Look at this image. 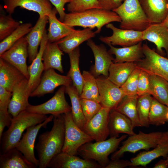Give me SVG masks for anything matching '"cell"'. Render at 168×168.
Wrapping results in <instances>:
<instances>
[{
    "label": "cell",
    "instance_id": "38",
    "mask_svg": "<svg viewBox=\"0 0 168 168\" xmlns=\"http://www.w3.org/2000/svg\"><path fill=\"white\" fill-rule=\"evenodd\" d=\"M168 107L152 97L149 115L150 125L160 126L167 121L166 114Z\"/></svg>",
    "mask_w": 168,
    "mask_h": 168
},
{
    "label": "cell",
    "instance_id": "6",
    "mask_svg": "<svg viewBox=\"0 0 168 168\" xmlns=\"http://www.w3.org/2000/svg\"><path fill=\"white\" fill-rule=\"evenodd\" d=\"M163 133L159 131L146 133L140 131L137 134L129 136L122 142L119 149L113 153L111 159L120 158L126 152L134 153L140 150L148 151L153 148L159 142Z\"/></svg>",
    "mask_w": 168,
    "mask_h": 168
},
{
    "label": "cell",
    "instance_id": "45",
    "mask_svg": "<svg viewBox=\"0 0 168 168\" xmlns=\"http://www.w3.org/2000/svg\"><path fill=\"white\" fill-rule=\"evenodd\" d=\"M149 74L146 72L141 70L137 86V94L138 96H139L149 93Z\"/></svg>",
    "mask_w": 168,
    "mask_h": 168
},
{
    "label": "cell",
    "instance_id": "16",
    "mask_svg": "<svg viewBox=\"0 0 168 168\" xmlns=\"http://www.w3.org/2000/svg\"><path fill=\"white\" fill-rule=\"evenodd\" d=\"M87 44L92 50L95 58L91 73L96 78L101 75L108 77L109 69L114 58L103 44L97 45L91 39L87 40Z\"/></svg>",
    "mask_w": 168,
    "mask_h": 168
},
{
    "label": "cell",
    "instance_id": "54",
    "mask_svg": "<svg viewBox=\"0 0 168 168\" xmlns=\"http://www.w3.org/2000/svg\"><path fill=\"white\" fill-rule=\"evenodd\" d=\"M166 159H167V162H168V157L166 158Z\"/></svg>",
    "mask_w": 168,
    "mask_h": 168
},
{
    "label": "cell",
    "instance_id": "10",
    "mask_svg": "<svg viewBox=\"0 0 168 168\" xmlns=\"http://www.w3.org/2000/svg\"><path fill=\"white\" fill-rule=\"evenodd\" d=\"M54 117L51 114L42 123L28 128L16 147L37 167L38 166L39 161L36 158L34 151L36 138L40 129L42 127L46 128L47 124L53 120Z\"/></svg>",
    "mask_w": 168,
    "mask_h": 168
},
{
    "label": "cell",
    "instance_id": "20",
    "mask_svg": "<svg viewBox=\"0 0 168 168\" xmlns=\"http://www.w3.org/2000/svg\"><path fill=\"white\" fill-rule=\"evenodd\" d=\"M18 7L36 12L40 16H48L53 9L48 0H5L4 7L10 15Z\"/></svg>",
    "mask_w": 168,
    "mask_h": 168
},
{
    "label": "cell",
    "instance_id": "9",
    "mask_svg": "<svg viewBox=\"0 0 168 168\" xmlns=\"http://www.w3.org/2000/svg\"><path fill=\"white\" fill-rule=\"evenodd\" d=\"M65 86H63L51 99L37 105L29 104L26 110L31 113L58 116L71 112V107L67 101L65 96Z\"/></svg>",
    "mask_w": 168,
    "mask_h": 168
},
{
    "label": "cell",
    "instance_id": "26",
    "mask_svg": "<svg viewBox=\"0 0 168 168\" xmlns=\"http://www.w3.org/2000/svg\"><path fill=\"white\" fill-rule=\"evenodd\" d=\"M25 78L16 68L0 58V85L12 92L14 87Z\"/></svg>",
    "mask_w": 168,
    "mask_h": 168
},
{
    "label": "cell",
    "instance_id": "53",
    "mask_svg": "<svg viewBox=\"0 0 168 168\" xmlns=\"http://www.w3.org/2000/svg\"><path fill=\"white\" fill-rule=\"evenodd\" d=\"M166 118L167 120V121H168V109L166 114Z\"/></svg>",
    "mask_w": 168,
    "mask_h": 168
},
{
    "label": "cell",
    "instance_id": "18",
    "mask_svg": "<svg viewBox=\"0 0 168 168\" xmlns=\"http://www.w3.org/2000/svg\"><path fill=\"white\" fill-rule=\"evenodd\" d=\"M168 156V131L163 132L162 137L157 145L150 151H146L139 153L130 160V166H146L153 160L162 156Z\"/></svg>",
    "mask_w": 168,
    "mask_h": 168
},
{
    "label": "cell",
    "instance_id": "33",
    "mask_svg": "<svg viewBox=\"0 0 168 168\" xmlns=\"http://www.w3.org/2000/svg\"><path fill=\"white\" fill-rule=\"evenodd\" d=\"M138 96V95L125 96L114 109L128 118L134 128L142 127L137 110Z\"/></svg>",
    "mask_w": 168,
    "mask_h": 168
},
{
    "label": "cell",
    "instance_id": "49",
    "mask_svg": "<svg viewBox=\"0 0 168 168\" xmlns=\"http://www.w3.org/2000/svg\"><path fill=\"white\" fill-rule=\"evenodd\" d=\"M12 118L8 112H0V139L2 137L5 128L6 126L8 128L10 127Z\"/></svg>",
    "mask_w": 168,
    "mask_h": 168
},
{
    "label": "cell",
    "instance_id": "19",
    "mask_svg": "<svg viewBox=\"0 0 168 168\" xmlns=\"http://www.w3.org/2000/svg\"><path fill=\"white\" fill-rule=\"evenodd\" d=\"M51 168H102L97 163L62 152L50 161Z\"/></svg>",
    "mask_w": 168,
    "mask_h": 168
},
{
    "label": "cell",
    "instance_id": "11",
    "mask_svg": "<svg viewBox=\"0 0 168 168\" xmlns=\"http://www.w3.org/2000/svg\"><path fill=\"white\" fill-rule=\"evenodd\" d=\"M111 110L102 106L100 111L86 123L83 130L96 142L106 139L109 135V123Z\"/></svg>",
    "mask_w": 168,
    "mask_h": 168
},
{
    "label": "cell",
    "instance_id": "27",
    "mask_svg": "<svg viewBox=\"0 0 168 168\" xmlns=\"http://www.w3.org/2000/svg\"><path fill=\"white\" fill-rule=\"evenodd\" d=\"M92 30L86 28L75 30L56 42L63 52L68 54L83 42L95 36L96 33Z\"/></svg>",
    "mask_w": 168,
    "mask_h": 168
},
{
    "label": "cell",
    "instance_id": "48",
    "mask_svg": "<svg viewBox=\"0 0 168 168\" xmlns=\"http://www.w3.org/2000/svg\"><path fill=\"white\" fill-rule=\"evenodd\" d=\"M57 9L60 16V20L63 22L66 13L64 12V7L70 0H48Z\"/></svg>",
    "mask_w": 168,
    "mask_h": 168
},
{
    "label": "cell",
    "instance_id": "55",
    "mask_svg": "<svg viewBox=\"0 0 168 168\" xmlns=\"http://www.w3.org/2000/svg\"><path fill=\"white\" fill-rule=\"evenodd\" d=\"M167 55H168V51L167 53Z\"/></svg>",
    "mask_w": 168,
    "mask_h": 168
},
{
    "label": "cell",
    "instance_id": "40",
    "mask_svg": "<svg viewBox=\"0 0 168 168\" xmlns=\"http://www.w3.org/2000/svg\"><path fill=\"white\" fill-rule=\"evenodd\" d=\"M20 23L16 21L11 16L1 14L0 16V40H4L20 25Z\"/></svg>",
    "mask_w": 168,
    "mask_h": 168
},
{
    "label": "cell",
    "instance_id": "37",
    "mask_svg": "<svg viewBox=\"0 0 168 168\" xmlns=\"http://www.w3.org/2000/svg\"><path fill=\"white\" fill-rule=\"evenodd\" d=\"M31 23L21 24L14 31L0 43V55L9 49L16 43L27 35L32 29Z\"/></svg>",
    "mask_w": 168,
    "mask_h": 168
},
{
    "label": "cell",
    "instance_id": "46",
    "mask_svg": "<svg viewBox=\"0 0 168 168\" xmlns=\"http://www.w3.org/2000/svg\"><path fill=\"white\" fill-rule=\"evenodd\" d=\"M12 92L0 85V112L7 113Z\"/></svg>",
    "mask_w": 168,
    "mask_h": 168
},
{
    "label": "cell",
    "instance_id": "47",
    "mask_svg": "<svg viewBox=\"0 0 168 168\" xmlns=\"http://www.w3.org/2000/svg\"><path fill=\"white\" fill-rule=\"evenodd\" d=\"M102 9L113 11L119 7L125 0H98Z\"/></svg>",
    "mask_w": 168,
    "mask_h": 168
},
{
    "label": "cell",
    "instance_id": "56",
    "mask_svg": "<svg viewBox=\"0 0 168 168\" xmlns=\"http://www.w3.org/2000/svg\"></svg>",
    "mask_w": 168,
    "mask_h": 168
},
{
    "label": "cell",
    "instance_id": "23",
    "mask_svg": "<svg viewBox=\"0 0 168 168\" xmlns=\"http://www.w3.org/2000/svg\"><path fill=\"white\" fill-rule=\"evenodd\" d=\"M151 24L162 23L168 13V0H139Z\"/></svg>",
    "mask_w": 168,
    "mask_h": 168
},
{
    "label": "cell",
    "instance_id": "44",
    "mask_svg": "<svg viewBox=\"0 0 168 168\" xmlns=\"http://www.w3.org/2000/svg\"><path fill=\"white\" fill-rule=\"evenodd\" d=\"M82 75L84 84L92 93L95 100L100 103V98L96 78L91 72L86 71H83Z\"/></svg>",
    "mask_w": 168,
    "mask_h": 168
},
{
    "label": "cell",
    "instance_id": "17",
    "mask_svg": "<svg viewBox=\"0 0 168 168\" xmlns=\"http://www.w3.org/2000/svg\"><path fill=\"white\" fill-rule=\"evenodd\" d=\"M31 92L28 86V80L25 78L14 88L8 107V112L12 117L26 110L30 104L29 97Z\"/></svg>",
    "mask_w": 168,
    "mask_h": 168
},
{
    "label": "cell",
    "instance_id": "30",
    "mask_svg": "<svg viewBox=\"0 0 168 168\" xmlns=\"http://www.w3.org/2000/svg\"><path fill=\"white\" fill-rule=\"evenodd\" d=\"M63 52L59 48L57 42H48L43 51L42 60L44 71L50 68L55 69L63 73L62 63Z\"/></svg>",
    "mask_w": 168,
    "mask_h": 168
},
{
    "label": "cell",
    "instance_id": "31",
    "mask_svg": "<svg viewBox=\"0 0 168 168\" xmlns=\"http://www.w3.org/2000/svg\"><path fill=\"white\" fill-rule=\"evenodd\" d=\"M16 147L0 154V168H36Z\"/></svg>",
    "mask_w": 168,
    "mask_h": 168
},
{
    "label": "cell",
    "instance_id": "34",
    "mask_svg": "<svg viewBox=\"0 0 168 168\" xmlns=\"http://www.w3.org/2000/svg\"><path fill=\"white\" fill-rule=\"evenodd\" d=\"M65 87V92L68 95L71 103V112L73 120L83 130L86 122L81 105L80 95L73 84Z\"/></svg>",
    "mask_w": 168,
    "mask_h": 168
},
{
    "label": "cell",
    "instance_id": "3",
    "mask_svg": "<svg viewBox=\"0 0 168 168\" xmlns=\"http://www.w3.org/2000/svg\"><path fill=\"white\" fill-rule=\"evenodd\" d=\"M47 118L46 115L31 113L26 110L12 117L10 127L3 133L0 139L1 154L16 147L25 130L42 123Z\"/></svg>",
    "mask_w": 168,
    "mask_h": 168
},
{
    "label": "cell",
    "instance_id": "1",
    "mask_svg": "<svg viewBox=\"0 0 168 168\" xmlns=\"http://www.w3.org/2000/svg\"><path fill=\"white\" fill-rule=\"evenodd\" d=\"M54 117L51 129L40 135L35 147L38 153L39 168L48 167L52 159L62 152L65 138L64 114Z\"/></svg>",
    "mask_w": 168,
    "mask_h": 168
},
{
    "label": "cell",
    "instance_id": "25",
    "mask_svg": "<svg viewBox=\"0 0 168 168\" xmlns=\"http://www.w3.org/2000/svg\"><path fill=\"white\" fill-rule=\"evenodd\" d=\"M110 47L108 51L111 54H114V63L136 62L144 57L143 53L142 41L132 46L117 48L110 44H108Z\"/></svg>",
    "mask_w": 168,
    "mask_h": 168
},
{
    "label": "cell",
    "instance_id": "52",
    "mask_svg": "<svg viewBox=\"0 0 168 168\" xmlns=\"http://www.w3.org/2000/svg\"><path fill=\"white\" fill-rule=\"evenodd\" d=\"M162 23L166 26L168 30V13L165 20Z\"/></svg>",
    "mask_w": 168,
    "mask_h": 168
},
{
    "label": "cell",
    "instance_id": "22",
    "mask_svg": "<svg viewBox=\"0 0 168 168\" xmlns=\"http://www.w3.org/2000/svg\"><path fill=\"white\" fill-rule=\"evenodd\" d=\"M48 16H39L35 25L26 36L27 43L29 61L31 63L37 55L43 37L46 25L48 22Z\"/></svg>",
    "mask_w": 168,
    "mask_h": 168
},
{
    "label": "cell",
    "instance_id": "36",
    "mask_svg": "<svg viewBox=\"0 0 168 168\" xmlns=\"http://www.w3.org/2000/svg\"><path fill=\"white\" fill-rule=\"evenodd\" d=\"M68 54L70 66L67 75L71 79L73 85L80 95L82 92L84 83L82 74L81 73L79 66L80 52L79 47Z\"/></svg>",
    "mask_w": 168,
    "mask_h": 168
},
{
    "label": "cell",
    "instance_id": "29",
    "mask_svg": "<svg viewBox=\"0 0 168 168\" xmlns=\"http://www.w3.org/2000/svg\"><path fill=\"white\" fill-rule=\"evenodd\" d=\"M57 13L58 11L54 7L48 16L49 25L47 34L49 42H57L75 30L73 27L59 21L56 16Z\"/></svg>",
    "mask_w": 168,
    "mask_h": 168
},
{
    "label": "cell",
    "instance_id": "35",
    "mask_svg": "<svg viewBox=\"0 0 168 168\" xmlns=\"http://www.w3.org/2000/svg\"><path fill=\"white\" fill-rule=\"evenodd\" d=\"M149 93L168 107V82L159 76L149 74Z\"/></svg>",
    "mask_w": 168,
    "mask_h": 168
},
{
    "label": "cell",
    "instance_id": "41",
    "mask_svg": "<svg viewBox=\"0 0 168 168\" xmlns=\"http://www.w3.org/2000/svg\"><path fill=\"white\" fill-rule=\"evenodd\" d=\"M96 8H101L98 0H70L67 5V10L70 12Z\"/></svg>",
    "mask_w": 168,
    "mask_h": 168
},
{
    "label": "cell",
    "instance_id": "50",
    "mask_svg": "<svg viewBox=\"0 0 168 168\" xmlns=\"http://www.w3.org/2000/svg\"><path fill=\"white\" fill-rule=\"evenodd\" d=\"M130 161L116 159L110 161L105 168H124L130 166Z\"/></svg>",
    "mask_w": 168,
    "mask_h": 168
},
{
    "label": "cell",
    "instance_id": "21",
    "mask_svg": "<svg viewBox=\"0 0 168 168\" xmlns=\"http://www.w3.org/2000/svg\"><path fill=\"white\" fill-rule=\"evenodd\" d=\"M142 39L155 44L157 53L161 55L164 49L168 51V30L162 23L152 24L142 31Z\"/></svg>",
    "mask_w": 168,
    "mask_h": 168
},
{
    "label": "cell",
    "instance_id": "12",
    "mask_svg": "<svg viewBox=\"0 0 168 168\" xmlns=\"http://www.w3.org/2000/svg\"><path fill=\"white\" fill-rule=\"evenodd\" d=\"M28 56V43L26 36L21 38L0 55V58L16 68L28 80L29 75L26 63Z\"/></svg>",
    "mask_w": 168,
    "mask_h": 168
},
{
    "label": "cell",
    "instance_id": "24",
    "mask_svg": "<svg viewBox=\"0 0 168 168\" xmlns=\"http://www.w3.org/2000/svg\"><path fill=\"white\" fill-rule=\"evenodd\" d=\"M48 42L46 30L41 41L38 54L31 64L28 68L29 79L28 86L31 93L40 83L44 67L42 56L45 46Z\"/></svg>",
    "mask_w": 168,
    "mask_h": 168
},
{
    "label": "cell",
    "instance_id": "4",
    "mask_svg": "<svg viewBox=\"0 0 168 168\" xmlns=\"http://www.w3.org/2000/svg\"><path fill=\"white\" fill-rule=\"evenodd\" d=\"M127 137L125 134L120 137H112L102 141L86 143L79 148L78 155L84 159L94 160L102 168H105L110 161L109 156L116 151Z\"/></svg>",
    "mask_w": 168,
    "mask_h": 168
},
{
    "label": "cell",
    "instance_id": "7",
    "mask_svg": "<svg viewBox=\"0 0 168 168\" xmlns=\"http://www.w3.org/2000/svg\"><path fill=\"white\" fill-rule=\"evenodd\" d=\"M65 138L62 152L72 155H78L79 148L93 140V138L81 129L74 122L71 112L64 114Z\"/></svg>",
    "mask_w": 168,
    "mask_h": 168
},
{
    "label": "cell",
    "instance_id": "43",
    "mask_svg": "<svg viewBox=\"0 0 168 168\" xmlns=\"http://www.w3.org/2000/svg\"><path fill=\"white\" fill-rule=\"evenodd\" d=\"M81 103L86 123L92 118L102 107L100 103L90 99L81 98Z\"/></svg>",
    "mask_w": 168,
    "mask_h": 168
},
{
    "label": "cell",
    "instance_id": "8",
    "mask_svg": "<svg viewBox=\"0 0 168 168\" xmlns=\"http://www.w3.org/2000/svg\"><path fill=\"white\" fill-rule=\"evenodd\" d=\"M142 49L144 57L135 62L137 67L168 82V58L151 49L147 44H142Z\"/></svg>",
    "mask_w": 168,
    "mask_h": 168
},
{
    "label": "cell",
    "instance_id": "32",
    "mask_svg": "<svg viewBox=\"0 0 168 168\" xmlns=\"http://www.w3.org/2000/svg\"><path fill=\"white\" fill-rule=\"evenodd\" d=\"M137 68L134 62H112L109 69L108 78L120 87Z\"/></svg>",
    "mask_w": 168,
    "mask_h": 168
},
{
    "label": "cell",
    "instance_id": "14",
    "mask_svg": "<svg viewBox=\"0 0 168 168\" xmlns=\"http://www.w3.org/2000/svg\"><path fill=\"white\" fill-rule=\"evenodd\" d=\"M72 81L68 76L59 74L50 68L44 71L39 84L31 93L30 97H40L52 93L59 86H65L72 84Z\"/></svg>",
    "mask_w": 168,
    "mask_h": 168
},
{
    "label": "cell",
    "instance_id": "51",
    "mask_svg": "<svg viewBox=\"0 0 168 168\" xmlns=\"http://www.w3.org/2000/svg\"><path fill=\"white\" fill-rule=\"evenodd\" d=\"M154 168H168V164L167 159L161 160L154 165Z\"/></svg>",
    "mask_w": 168,
    "mask_h": 168
},
{
    "label": "cell",
    "instance_id": "5",
    "mask_svg": "<svg viewBox=\"0 0 168 168\" xmlns=\"http://www.w3.org/2000/svg\"><path fill=\"white\" fill-rule=\"evenodd\" d=\"M113 11L120 17L121 29L142 31L151 24L139 0H125Z\"/></svg>",
    "mask_w": 168,
    "mask_h": 168
},
{
    "label": "cell",
    "instance_id": "28",
    "mask_svg": "<svg viewBox=\"0 0 168 168\" xmlns=\"http://www.w3.org/2000/svg\"><path fill=\"white\" fill-rule=\"evenodd\" d=\"M110 137H119L121 133L129 136L135 134L131 120L126 116L115 110L110 112L109 123Z\"/></svg>",
    "mask_w": 168,
    "mask_h": 168
},
{
    "label": "cell",
    "instance_id": "2",
    "mask_svg": "<svg viewBox=\"0 0 168 168\" xmlns=\"http://www.w3.org/2000/svg\"><path fill=\"white\" fill-rule=\"evenodd\" d=\"M113 22H121L120 17L116 13L112 11L96 8L66 13L63 21L72 27L78 26L92 29L96 28V34L100 33L104 25Z\"/></svg>",
    "mask_w": 168,
    "mask_h": 168
},
{
    "label": "cell",
    "instance_id": "15",
    "mask_svg": "<svg viewBox=\"0 0 168 168\" xmlns=\"http://www.w3.org/2000/svg\"><path fill=\"white\" fill-rule=\"evenodd\" d=\"M106 27L112 30V35L109 36H100L99 39L107 44L125 47L135 45L143 40L142 31L119 29L111 23L106 25Z\"/></svg>",
    "mask_w": 168,
    "mask_h": 168
},
{
    "label": "cell",
    "instance_id": "13",
    "mask_svg": "<svg viewBox=\"0 0 168 168\" xmlns=\"http://www.w3.org/2000/svg\"><path fill=\"white\" fill-rule=\"evenodd\" d=\"M96 78L102 106L111 110L115 109L125 96L120 87L107 77H98Z\"/></svg>",
    "mask_w": 168,
    "mask_h": 168
},
{
    "label": "cell",
    "instance_id": "42",
    "mask_svg": "<svg viewBox=\"0 0 168 168\" xmlns=\"http://www.w3.org/2000/svg\"><path fill=\"white\" fill-rule=\"evenodd\" d=\"M140 71L141 69L137 67L120 87L121 89L125 96L138 95V84Z\"/></svg>",
    "mask_w": 168,
    "mask_h": 168
},
{
    "label": "cell",
    "instance_id": "39",
    "mask_svg": "<svg viewBox=\"0 0 168 168\" xmlns=\"http://www.w3.org/2000/svg\"><path fill=\"white\" fill-rule=\"evenodd\" d=\"M152 97L149 93L138 96L137 110L142 127H149V115Z\"/></svg>",
    "mask_w": 168,
    "mask_h": 168
}]
</instances>
